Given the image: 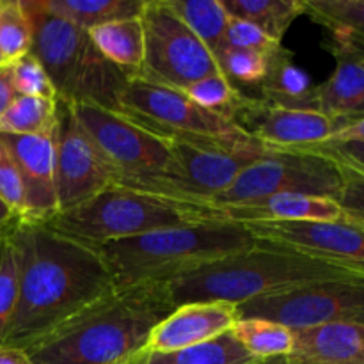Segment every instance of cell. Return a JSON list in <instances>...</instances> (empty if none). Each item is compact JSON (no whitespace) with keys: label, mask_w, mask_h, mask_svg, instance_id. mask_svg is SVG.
Masks as SVG:
<instances>
[{"label":"cell","mask_w":364,"mask_h":364,"mask_svg":"<svg viewBox=\"0 0 364 364\" xmlns=\"http://www.w3.org/2000/svg\"><path fill=\"white\" fill-rule=\"evenodd\" d=\"M18 302L4 345L27 350L116 290L96 249L20 217L9 230Z\"/></svg>","instance_id":"1"},{"label":"cell","mask_w":364,"mask_h":364,"mask_svg":"<svg viewBox=\"0 0 364 364\" xmlns=\"http://www.w3.org/2000/svg\"><path fill=\"white\" fill-rule=\"evenodd\" d=\"M174 308L166 283L116 288L25 352L32 364H132Z\"/></svg>","instance_id":"2"},{"label":"cell","mask_w":364,"mask_h":364,"mask_svg":"<svg viewBox=\"0 0 364 364\" xmlns=\"http://www.w3.org/2000/svg\"><path fill=\"white\" fill-rule=\"evenodd\" d=\"M338 279L361 277L290 249L258 242L255 247L187 270L166 284L171 301L178 308L191 302L240 306L304 284Z\"/></svg>","instance_id":"3"},{"label":"cell","mask_w":364,"mask_h":364,"mask_svg":"<svg viewBox=\"0 0 364 364\" xmlns=\"http://www.w3.org/2000/svg\"><path fill=\"white\" fill-rule=\"evenodd\" d=\"M256 244L258 240L244 224L210 220L109 242L96 251L105 262L116 288H127L166 283L187 270Z\"/></svg>","instance_id":"4"},{"label":"cell","mask_w":364,"mask_h":364,"mask_svg":"<svg viewBox=\"0 0 364 364\" xmlns=\"http://www.w3.org/2000/svg\"><path fill=\"white\" fill-rule=\"evenodd\" d=\"M210 220L228 219L217 205L181 201L114 185L41 224L78 244L98 249L109 242Z\"/></svg>","instance_id":"5"},{"label":"cell","mask_w":364,"mask_h":364,"mask_svg":"<svg viewBox=\"0 0 364 364\" xmlns=\"http://www.w3.org/2000/svg\"><path fill=\"white\" fill-rule=\"evenodd\" d=\"M32 21L31 53L43 64L57 102L91 103L119 112V98L130 75L105 59L87 31L46 13L38 0H23Z\"/></svg>","instance_id":"6"},{"label":"cell","mask_w":364,"mask_h":364,"mask_svg":"<svg viewBox=\"0 0 364 364\" xmlns=\"http://www.w3.org/2000/svg\"><path fill=\"white\" fill-rule=\"evenodd\" d=\"M66 105L112 169L116 185L153 192L174 174L173 151L162 134L116 110L91 103Z\"/></svg>","instance_id":"7"},{"label":"cell","mask_w":364,"mask_h":364,"mask_svg":"<svg viewBox=\"0 0 364 364\" xmlns=\"http://www.w3.org/2000/svg\"><path fill=\"white\" fill-rule=\"evenodd\" d=\"M148 128V127H146ZM159 132V130H155ZM169 141L174 174L151 194L191 203H210L258 162L267 149L249 135L203 137L183 132H159Z\"/></svg>","instance_id":"8"},{"label":"cell","mask_w":364,"mask_h":364,"mask_svg":"<svg viewBox=\"0 0 364 364\" xmlns=\"http://www.w3.org/2000/svg\"><path fill=\"white\" fill-rule=\"evenodd\" d=\"M341 169L336 162L311 149H267L249 166L212 205H245L277 194H306L329 198L340 196Z\"/></svg>","instance_id":"9"},{"label":"cell","mask_w":364,"mask_h":364,"mask_svg":"<svg viewBox=\"0 0 364 364\" xmlns=\"http://www.w3.org/2000/svg\"><path fill=\"white\" fill-rule=\"evenodd\" d=\"M139 18L144 31V60L134 77L183 91L201 78L220 73L213 53L166 0H146Z\"/></svg>","instance_id":"10"},{"label":"cell","mask_w":364,"mask_h":364,"mask_svg":"<svg viewBox=\"0 0 364 364\" xmlns=\"http://www.w3.org/2000/svg\"><path fill=\"white\" fill-rule=\"evenodd\" d=\"M238 318H262L291 331L329 323H364V279L304 284L237 306Z\"/></svg>","instance_id":"11"},{"label":"cell","mask_w":364,"mask_h":364,"mask_svg":"<svg viewBox=\"0 0 364 364\" xmlns=\"http://www.w3.org/2000/svg\"><path fill=\"white\" fill-rule=\"evenodd\" d=\"M119 112L159 132H183L203 137L247 135L237 123L196 105L185 92L128 77Z\"/></svg>","instance_id":"12"},{"label":"cell","mask_w":364,"mask_h":364,"mask_svg":"<svg viewBox=\"0 0 364 364\" xmlns=\"http://www.w3.org/2000/svg\"><path fill=\"white\" fill-rule=\"evenodd\" d=\"M258 242L290 249L364 279V226L348 219L334 223H249Z\"/></svg>","instance_id":"13"},{"label":"cell","mask_w":364,"mask_h":364,"mask_svg":"<svg viewBox=\"0 0 364 364\" xmlns=\"http://www.w3.org/2000/svg\"><path fill=\"white\" fill-rule=\"evenodd\" d=\"M55 183L59 212L75 208L116 185L112 169L66 103L59 102Z\"/></svg>","instance_id":"14"},{"label":"cell","mask_w":364,"mask_h":364,"mask_svg":"<svg viewBox=\"0 0 364 364\" xmlns=\"http://www.w3.org/2000/svg\"><path fill=\"white\" fill-rule=\"evenodd\" d=\"M235 123L255 141L270 149H309L329 141L348 121L320 110L288 109L249 96Z\"/></svg>","instance_id":"15"},{"label":"cell","mask_w":364,"mask_h":364,"mask_svg":"<svg viewBox=\"0 0 364 364\" xmlns=\"http://www.w3.org/2000/svg\"><path fill=\"white\" fill-rule=\"evenodd\" d=\"M0 139L13 155L23 183L25 212L21 220L48 223L59 213L55 183L57 128L45 135L0 134Z\"/></svg>","instance_id":"16"},{"label":"cell","mask_w":364,"mask_h":364,"mask_svg":"<svg viewBox=\"0 0 364 364\" xmlns=\"http://www.w3.org/2000/svg\"><path fill=\"white\" fill-rule=\"evenodd\" d=\"M237 306L226 302H191L174 308L153 329L148 352H174L213 340L233 329Z\"/></svg>","instance_id":"17"},{"label":"cell","mask_w":364,"mask_h":364,"mask_svg":"<svg viewBox=\"0 0 364 364\" xmlns=\"http://www.w3.org/2000/svg\"><path fill=\"white\" fill-rule=\"evenodd\" d=\"M329 52L336 57V68L316 85V110L350 123L364 116V46L331 36Z\"/></svg>","instance_id":"18"},{"label":"cell","mask_w":364,"mask_h":364,"mask_svg":"<svg viewBox=\"0 0 364 364\" xmlns=\"http://www.w3.org/2000/svg\"><path fill=\"white\" fill-rule=\"evenodd\" d=\"M228 220L249 223H334L343 219L338 201L306 194H277L263 201L220 206Z\"/></svg>","instance_id":"19"},{"label":"cell","mask_w":364,"mask_h":364,"mask_svg":"<svg viewBox=\"0 0 364 364\" xmlns=\"http://www.w3.org/2000/svg\"><path fill=\"white\" fill-rule=\"evenodd\" d=\"M290 364H364V323L294 331Z\"/></svg>","instance_id":"20"},{"label":"cell","mask_w":364,"mask_h":364,"mask_svg":"<svg viewBox=\"0 0 364 364\" xmlns=\"http://www.w3.org/2000/svg\"><path fill=\"white\" fill-rule=\"evenodd\" d=\"M291 52L281 46L269 59V73L258 87L259 96L267 103L288 109L316 110L315 89L311 77L291 60Z\"/></svg>","instance_id":"21"},{"label":"cell","mask_w":364,"mask_h":364,"mask_svg":"<svg viewBox=\"0 0 364 364\" xmlns=\"http://www.w3.org/2000/svg\"><path fill=\"white\" fill-rule=\"evenodd\" d=\"M89 38L109 63L134 77L144 60V31L141 18L110 21L89 31Z\"/></svg>","instance_id":"22"},{"label":"cell","mask_w":364,"mask_h":364,"mask_svg":"<svg viewBox=\"0 0 364 364\" xmlns=\"http://www.w3.org/2000/svg\"><path fill=\"white\" fill-rule=\"evenodd\" d=\"M38 2L46 13L89 32L110 21L139 16L146 0H38Z\"/></svg>","instance_id":"23"},{"label":"cell","mask_w":364,"mask_h":364,"mask_svg":"<svg viewBox=\"0 0 364 364\" xmlns=\"http://www.w3.org/2000/svg\"><path fill=\"white\" fill-rule=\"evenodd\" d=\"M259 359L252 358L231 331L174 352L144 350L132 364H255Z\"/></svg>","instance_id":"24"},{"label":"cell","mask_w":364,"mask_h":364,"mask_svg":"<svg viewBox=\"0 0 364 364\" xmlns=\"http://www.w3.org/2000/svg\"><path fill=\"white\" fill-rule=\"evenodd\" d=\"M230 16L240 18L256 25L276 41L284 34L301 14H306L304 0H220Z\"/></svg>","instance_id":"25"},{"label":"cell","mask_w":364,"mask_h":364,"mask_svg":"<svg viewBox=\"0 0 364 364\" xmlns=\"http://www.w3.org/2000/svg\"><path fill=\"white\" fill-rule=\"evenodd\" d=\"M173 13L215 53L224 46L230 13L220 0H166Z\"/></svg>","instance_id":"26"},{"label":"cell","mask_w":364,"mask_h":364,"mask_svg":"<svg viewBox=\"0 0 364 364\" xmlns=\"http://www.w3.org/2000/svg\"><path fill=\"white\" fill-rule=\"evenodd\" d=\"M59 123V102L20 96L0 117V134L45 135L55 132Z\"/></svg>","instance_id":"27"},{"label":"cell","mask_w":364,"mask_h":364,"mask_svg":"<svg viewBox=\"0 0 364 364\" xmlns=\"http://www.w3.org/2000/svg\"><path fill=\"white\" fill-rule=\"evenodd\" d=\"M231 333L256 359L288 358L294 347V331L262 318H238Z\"/></svg>","instance_id":"28"},{"label":"cell","mask_w":364,"mask_h":364,"mask_svg":"<svg viewBox=\"0 0 364 364\" xmlns=\"http://www.w3.org/2000/svg\"><path fill=\"white\" fill-rule=\"evenodd\" d=\"M306 14L329 31L364 46V0H304Z\"/></svg>","instance_id":"29"},{"label":"cell","mask_w":364,"mask_h":364,"mask_svg":"<svg viewBox=\"0 0 364 364\" xmlns=\"http://www.w3.org/2000/svg\"><path fill=\"white\" fill-rule=\"evenodd\" d=\"M181 92H185L201 109L228 117L233 123L238 110L245 105L249 98V95L235 87L223 73L201 78V80L191 84Z\"/></svg>","instance_id":"30"},{"label":"cell","mask_w":364,"mask_h":364,"mask_svg":"<svg viewBox=\"0 0 364 364\" xmlns=\"http://www.w3.org/2000/svg\"><path fill=\"white\" fill-rule=\"evenodd\" d=\"M32 48V21L23 0H0V55L4 64L27 55Z\"/></svg>","instance_id":"31"},{"label":"cell","mask_w":364,"mask_h":364,"mask_svg":"<svg viewBox=\"0 0 364 364\" xmlns=\"http://www.w3.org/2000/svg\"><path fill=\"white\" fill-rule=\"evenodd\" d=\"M270 55L251 52V50L231 48V46H223L213 53L219 71L237 89L238 85L258 89L269 73Z\"/></svg>","instance_id":"32"},{"label":"cell","mask_w":364,"mask_h":364,"mask_svg":"<svg viewBox=\"0 0 364 364\" xmlns=\"http://www.w3.org/2000/svg\"><path fill=\"white\" fill-rule=\"evenodd\" d=\"M13 228V226H11ZM18 302V262L9 231L0 238V347L4 345Z\"/></svg>","instance_id":"33"},{"label":"cell","mask_w":364,"mask_h":364,"mask_svg":"<svg viewBox=\"0 0 364 364\" xmlns=\"http://www.w3.org/2000/svg\"><path fill=\"white\" fill-rule=\"evenodd\" d=\"M11 75H13L14 89L20 96L55 100L57 102L55 89H53L48 73L31 52L21 59L11 63Z\"/></svg>","instance_id":"34"},{"label":"cell","mask_w":364,"mask_h":364,"mask_svg":"<svg viewBox=\"0 0 364 364\" xmlns=\"http://www.w3.org/2000/svg\"><path fill=\"white\" fill-rule=\"evenodd\" d=\"M224 46L251 50V52H259L270 55V53L277 52L283 45L279 41H276V39L270 38V36H267L263 31H259L256 25L240 20V18L230 16Z\"/></svg>","instance_id":"35"},{"label":"cell","mask_w":364,"mask_h":364,"mask_svg":"<svg viewBox=\"0 0 364 364\" xmlns=\"http://www.w3.org/2000/svg\"><path fill=\"white\" fill-rule=\"evenodd\" d=\"M0 199L16 213L18 217H23L25 212V196L23 183H21L20 171L13 155L7 149L6 142L0 139Z\"/></svg>","instance_id":"36"},{"label":"cell","mask_w":364,"mask_h":364,"mask_svg":"<svg viewBox=\"0 0 364 364\" xmlns=\"http://www.w3.org/2000/svg\"><path fill=\"white\" fill-rule=\"evenodd\" d=\"M340 169L343 183L336 199L338 205L343 210L345 219L364 226V176L341 166Z\"/></svg>","instance_id":"37"},{"label":"cell","mask_w":364,"mask_h":364,"mask_svg":"<svg viewBox=\"0 0 364 364\" xmlns=\"http://www.w3.org/2000/svg\"><path fill=\"white\" fill-rule=\"evenodd\" d=\"M311 151L327 156L338 166L364 176V142H345V144H320L309 148Z\"/></svg>","instance_id":"38"},{"label":"cell","mask_w":364,"mask_h":364,"mask_svg":"<svg viewBox=\"0 0 364 364\" xmlns=\"http://www.w3.org/2000/svg\"><path fill=\"white\" fill-rule=\"evenodd\" d=\"M345 142H364V116L350 121L341 130H338L327 144H345ZM326 144V142H323ZM320 146V144H318Z\"/></svg>","instance_id":"39"},{"label":"cell","mask_w":364,"mask_h":364,"mask_svg":"<svg viewBox=\"0 0 364 364\" xmlns=\"http://www.w3.org/2000/svg\"><path fill=\"white\" fill-rule=\"evenodd\" d=\"M18 96L16 89L13 84V75H11V64L0 66V117L4 116L14 98Z\"/></svg>","instance_id":"40"},{"label":"cell","mask_w":364,"mask_h":364,"mask_svg":"<svg viewBox=\"0 0 364 364\" xmlns=\"http://www.w3.org/2000/svg\"><path fill=\"white\" fill-rule=\"evenodd\" d=\"M0 364H32L27 352L16 347H0Z\"/></svg>","instance_id":"41"},{"label":"cell","mask_w":364,"mask_h":364,"mask_svg":"<svg viewBox=\"0 0 364 364\" xmlns=\"http://www.w3.org/2000/svg\"><path fill=\"white\" fill-rule=\"evenodd\" d=\"M16 219H18L16 213H14L13 210H11L9 206L0 199V238L11 230V226L16 223Z\"/></svg>","instance_id":"42"},{"label":"cell","mask_w":364,"mask_h":364,"mask_svg":"<svg viewBox=\"0 0 364 364\" xmlns=\"http://www.w3.org/2000/svg\"><path fill=\"white\" fill-rule=\"evenodd\" d=\"M255 364H290L287 358H272V359H259Z\"/></svg>","instance_id":"43"},{"label":"cell","mask_w":364,"mask_h":364,"mask_svg":"<svg viewBox=\"0 0 364 364\" xmlns=\"http://www.w3.org/2000/svg\"><path fill=\"white\" fill-rule=\"evenodd\" d=\"M0 66H4V60H2V55H0Z\"/></svg>","instance_id":"44"}]
</instances>
